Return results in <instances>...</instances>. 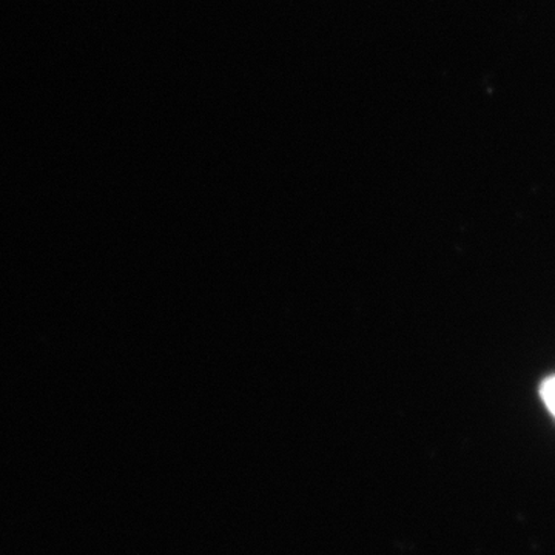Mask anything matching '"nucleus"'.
<instances>
[{
    "label": "nucleus",
    "mask_w": 555,
    "mask_h": 555,
    "mask_svg": "<svg viewBox=\"0 0 555 555\" xmlns=\"http://www.w3.org/2000/svg\"><path fill=\"white\" fill-rule=\"evenodd\" d=\"M540 393H542V400L545 401L546 408L555 416V375L543 382Z\"/></svg>",
    "instance_id": "f257e3e1"
}]
</instances>
